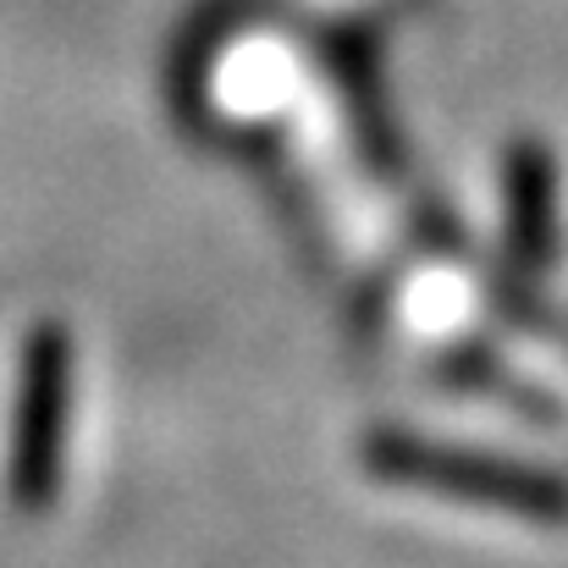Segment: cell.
Segmentation results:
<instances>
[{
    "label": "cell",
    "instance_id": "1",
    "mask_svg": "<svg viewBox=\"0 0 568 568\" xmlns=\"http://www.w3.org/2000/svg\"><path fill=\"white\" fill-rule=\"evenodd\" d=\"M371 464L403 486H425V491H442V497H458V503L508 508V514H530V519H568L564 480L525 469V464H508V458H480V453H458V447L386 436L371 447Z\"/></svg>",
    "mask_w": 568,
    "mask_h": 568
},
{
    "label": "cell",
    "instance_id": "2",
    "mask_svg": "<svg viewBox=\"0 0 568 568\" xmlns=\"http://www.w3.org/2000/svg\"><path fill=\"white\" fill-rule=\"evenodd\" d=\"M67 386L72 348L55 326H39L22 354L17 419H11V491L22 508H44L61 475V430H67Z\"/></svg>",
    "mask_w": 568,
    "mask_h": 568
},
{
    "label": "cell",
    "instance_id": "3",
    "mask_svg": "<svg viewBox=\"0 0 568 568\" xmlns=\"http://www.w3.org/2000/svg\"><path fill=\"white\" fill-rule=\"evenodd\" d=\"M508 199H514V237L536 260L547 232H552V221H547V210H552V161H547L541 144H519L514 150V161H508Z\"/></svg>",
    "mask_w": 568,
    "mask_h": 568
}]
</instances>
